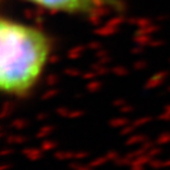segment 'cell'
<instances>
[{"label":"cell","instance_id":"1","mask_svg":"<svg viewBox=\"0 0 170 170\" xmlns=\"http://www.w3.org/2000/svg\"><path fill=\"white\" fill-rule=\"evenodd\" d=\"M53 44L40 28L13 18L0 20V90L5 96H28L42 78Z\"/></svg>","mask_w":170,"mask_h":170},{"label":"cell","instance_id":"2","mask_svg":"<svg viewBox=\"0 0 170 170\" xmlns=\"http://www.w3.org/2000/svg\"><path fill=\"white\" fill-rule=\"evenodd\" d=\"M25 2L54 13L68 15H95L120 5L119 0H25Z\"/></svg>","mask_w":170,"mask_h":170}]
</instances>
